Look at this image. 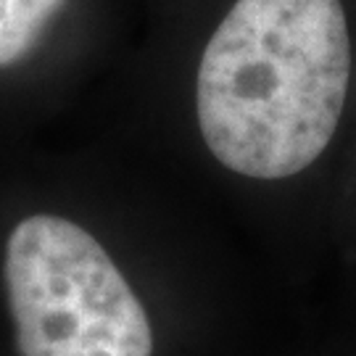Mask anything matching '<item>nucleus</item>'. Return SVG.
I'll return each instance as SVG.
<instances>
[{"mask_svg": "<svg viewBox=\"0 0 356 356\" xmlns=\"http://www.w3.org/2000/svg\"><path fill=\"white\" fill-rule=\"evenodd\" d=\"M3 275L22 356H153L138 296L74 222L22 219L6 245Z\"/></svg>", "mask_w": 356, "mask_h": 356, "instance_id": "obj_2", "label": "nucleus"}, {"mask_svg": "<svg viewBox=\"0 0 356 356\" xmlns=\"http://www.w3.org/2000/svg\"><path fill=\"white\" fill-rule=\"evenodd\" d=\"M66 0H0V66H11L38 45Z\"/></svg>", "mask_w": 356, "mask_h": 356, "instance_id": "obj_3", "label": "nucleus"}, {"mask_svg": "<svg viewBox=\"0 0 356 356\" xmlns=\"http://www.w3.org/2000/svg\"><path fill=\"white\" fill-rule=\"evenodd\" d=\"M348 74L341 0H235L198 66L201 135L238 175H298L332 140Z\"/></svg>", "mask_w": 356, "mask_h": 356, "instance_id": "obj_1", "label": "nucleus"}]
</instances>
